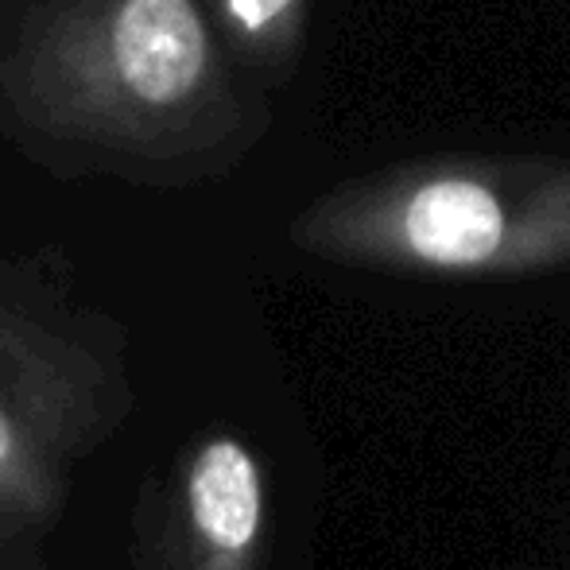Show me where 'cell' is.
Returning <instances> with one entry per match:
<instances>
[{
	"label": "cell",
	"mask_w": 570,
	"mask_h": 570,
	"mask_svg": "<svg viewBox=\"0 0 570 570\" xmlns=\"http://www.w3.org/2000/svg\"><path fill=\"white\" fill-rule=\"evenodd\" d=\"M0 109L36 148L132 179H210L272 128L203 0H39L0 55Z\"/></svg>",
	"instance_id": "cell-1"
},
{
	"label": "cell",
	"mask_w": 570,
	"mask_h": 570,
	"mask_svg": "<svg viewBox=\"0 0 570 570\" xmlns=\"http://www.w3.org/2000/svg\"><path fill=\"white\" fill-rule=\"evenodd\" d=\"M326 264L420 279H532L570 268V159L443 151L376 167L287 226Z\"/></svg>",
	"instance_id": "cell-2"
},
{
	"label": "cell",
	"mask_w": 570,
	"mask_h": 570,
	"mask_svg": "<svg viewBox=\"0 0 570 570\" xmlns=\"http://www.w3.org/2000/svg\"><path fill=\"white\" fill-rule=\"evenodd\" d=\"M132 412L125 350L86 318L0 295V532L36 540L67 509L78 465Z\"/></svg>",
	"instance_id": "cell-3"
},
{
	"label": "cell",
	"mask_w": 570,
	"mask_h": 570,
	"mask_svg": "<svg viewBox=\"0 0 570 570\" xmlns=\"http://www.w3.org/2000/svg\"><path fill=\"white\" fill-rule=\"evenodd\" d=\"M144 570H268L272 497L264 458L237 431H206L159 489Z\"/></svg>",
	"instance_id": "cell-4"
},
{
	"label": "cell",
	"mask_w": 570,
	"mask_h": 570,
	"mask_svg": "<svg viewBox=\"0 0 570 570\" xmlns=\"http://www.w3.org/2000/svg\"><path fill=\"white\" fill-rule=\"evenodd\" d=\"M214 31L233 59L261 86L295 78L307 47L311 0H210Z\"/></svg>",
	"instance_id": "cell-5"
},
{
	"label": "cell",
	"mask_w": 570,
	"mask_h": 570,
	"mask_svg": "<svg viewBox=\"0 0 570 570\" xmlns=\"http://www.w3.org/2000/svg\"><path fill=\"white\" fill-rule=\"evenodd\" d=\"M0 570H47L43 559L36 556V540L0 532Z\"/></svg>",
	"instance_id": "cell-6"
},
{
	"label": "cell",
	"mask_w": 570,
	"mask_h": 570,
	"mask_svg": "<svg viewBox=\"0 0 570 570\" xmlns=\"http://www.w3.org/2000/svg\"><path fill=\"white\" fill-rule=\"evenodd\" d=\"M132 570H144V567H140V559H136V563H132Z\"/></svg>",
	"instance_id": "cell-7"
}]
</instances>
